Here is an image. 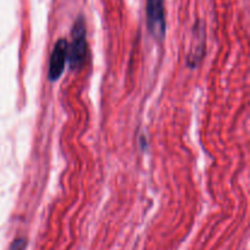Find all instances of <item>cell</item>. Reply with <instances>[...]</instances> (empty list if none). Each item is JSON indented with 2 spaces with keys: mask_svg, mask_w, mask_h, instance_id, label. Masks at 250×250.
<instances>
[{
  "mask_svg": "<svg viewBox=\"0 0 250 250\" xmlns=\"http://www.w3.org/2000/svg\"><path fill=\"white\" fill-rule=\"evenodd\" d=\"M146 24L151 36L158 41H163L166 33L164 0H146Z\"/></svg>",
  "mask_w": 250,
  "mask_h": 250,
  "instance_id": "7a4b0ae2",
  "label": "cell"
},
{
  "mask_svg": "<svg viewBox=\"0 0 250 250\" xmlns=\"http://www.w3.org/2000/svg\"><path fill=\"white\" fill-rule=\"evenodd\" d=\"M87 56V31L83 16H78L72 28V42L68 44L67 59L71 70L82 67Z\"/></svg>",
  "mask_w": 250,
  "mask_h": 250,
  "instance_id": "6da1fadb",
  "label": "cell"
},
{
  "mask_svg": "<svg viewBox=\"0 0 250 250\" xmlns=\"http://www.w3.org/2000/svg\"><path fill=\"white\" fill-rule=\"evenodd\" d=\"M27 247V239L23 238V237H20V238H16L10 246L9 250H26Z\"/></svg>",
  "mask_w": 250,
  "mask_h": 250,
  "instance_id": "277c9868",
  "label": "cell"
},
{
  "mask_svg": "<svg viewBox=\"0 0 250 250\" xmlns=\"http://www.w3.org/2000/svg\"><path fill=\"white\" fill-rule=\"evenodd\" d=\"M68 43L66 39H59L54 45L53 51L50 55V62H49V80L58 81L62 75L65 62L67 60Z\"/></svg>",
  "mask_w": 250,
  "mask_h": 250,
  "instance_id": "3957f363",
  "label": "cell"
}]
</instances>
